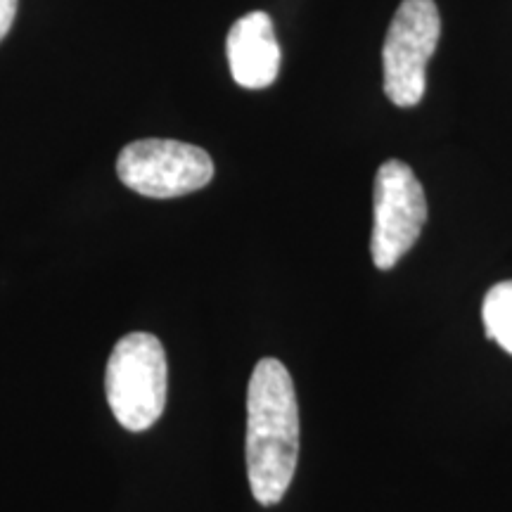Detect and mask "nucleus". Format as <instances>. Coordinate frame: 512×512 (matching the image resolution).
Segmentation results:
<instances>
[{
    "label": "nucleus",
    "mask_w": 512,
    "mask_h": 512,
    "mask_svg": "<svg viewBox=\"0 0 512 512\" xmlns=\"http://www.w3.org/2000/svg\"><path fill=\"white\" fill-rule=\"evenodd\" d=\"M373 214L370 252L375 266L389 271L411 252L427 221L425 190L406 162L389 159L377 169Z\"/></svg>",
    "instance_id": "obj_5"
},
{
    "label": "nucleus",
    "mask_w": 512,
    "mask_h": 512,
    "mask_svg": "<svg viewBox=\"0 0 512 512\" xmlns=\"http://www.w3.org/2000/svg\"><path fill=\"white\" fill-rule=\"evenodd\" d=\"M17 3L19 0H0V41L8 36L12 29V22L17 17Z\"/></svg>",
    "instance_id": "obj_8"
},
{
    "label": "nucleus",
    "mask_w": 512,
    "mask_h": 512,
    "mask_svg": "<svg viewBox=\"0 0 512 512\" xmlns=\"http://www.w3.org/2000/svg\"><path fill=\"white\" fill-rule=\"evenodd\" d=\"M107 403L128 432H145L162 418L169 392V363L150 332H131L112 349L105 373Z\"/></svg>",
    "instance_id": "obj_2"
},
{
    "label": "nucleus",
    "mask_w": 512,
    "mask_h": 512,
    "mask_svg": "<svg viewBox=\"0 0 512 512\" xmlns=\"http://www.w3.org/2000/svg\"><path fill=\"white\" fill-rule=\"evenodd\" d=\"M245 456L256 503L283 501L299 460V403L290 370L278 358H261L249 380Z\"/></svg>",
    "instance_id": "obj_1"
},
{
    "label": "nucleus",
    "mask_w": 512,
    "mask_h": 512,
    "mask_svg": "<svg viewBox=\"0 0 512 512\" xmlns=\"http://www.w3.org/2000/svg\"><path fill=\"white\" fill-rule=\"evenodd\" d=\"M230 74L238 86L261 91L278 79L280 46L271 17L266 12H249L230 29L228 41Z\"/></svg>",
    "instance_id": "obj_6"
},
{
    "label": "nucleus",
    "mask_w": 512,
    "mask_h": 512,
    "mask_svg": "<svg viewBox=\"0 0 512 512\" xmlns=\"http://www.w3.org/2000/svg\"><path fill=\"white\" fill-rule=\"evenodd\" d=\"M482 320L486 337L512 356V280H503L486 292Z\"/></svg>",
    "instance_id": "obj_7"
},
{
    "label": "nucleus",
    "mask_w": 512,
    "mask_h": 512,
    "mask_svg": "<svg viewBox=\"0 0 512 512\" xmlns=\"http://www.w3.org/2000/svg\"><path fill=\"white\" fill-rule=\"evenodd\" d=\"M441 19L434 0H403L382 48L384 93L396 107H415L425 95L427 64L439 46Z\"/></svg>",
    "instance_id": "obj_3"
},
{
    "label": "nucleus",
    "mask_w": 512,
    "mask_h": 512,
    "mask_svg": "<svg viewBox=\"0 0 512 512\" xmlns=\"http://www.w3.org/2000/svg\"><path fill=\"white\" fill-rule=\"evenodd\" d=\"M117 174L138 195L169 200L202 190L214 178V162L197 145L147 138L121 150Z\"/></svg>",
    "instance_id": "obj_4"
}]
</instances>
